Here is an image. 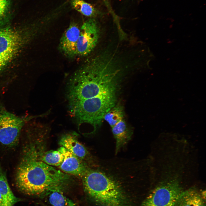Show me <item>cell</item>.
<instances>
[{
    "label": "cell",
    "instance_id": "6da1fadb",
    "mask_svg": "<svg viewBox=\"0 0 206 206\" xmlns=\"http://www.w3.org/2000/svg\"><path fill=\"white\" fill-rule=\"evenodd\" d=\"M121 69L109 60L92 58L76 70L66 84L69 112L77 125L100 126L116 104Z\"/></svg>",
    "mask_w": 206,
    "mask_h": 206
},
{
    "label": "cell",
    "instance_id": "7a4b0ae2",
    "mask_svg": "<svg viewBox=\"0 0 206 206\" xmlns=\"http://www.w3.org/2000/svg\"><path fill=\"white\" fill-rule=\"evenodd\" d=\"M34 150L25 154L18 168L17 186L21 191L29 195L46 193L50 188L62 186L69 179L68 175L38 158Z\"/></svg>",
    "mask_w": 206,
    "mask_h": 206
},
{
    "label": "cell",
    "instance_id": "3957f363",
    "mask_svg": "<svg viewBox=\"0 0 206 206\" xmlns=\"http://www.w3.org/2000/svg\"><path fill=\"white\" fill-rule=\"evenodd\" d=\"M84 189L97 206H131L129 195L119 181L110 174L89 169L82 177Z\"/></svg>",
    "mask_w": 206,
    "mask_h": 206
},
{
    "label": "cell",
    "instance_id": "277c9868",
    "mask_svg": "<svg viewBox=\"0 0 206 206\" xmlns=\"http://www.w3.org/2000/svg\"><path fill=\"white\" fill-rule=\"evenodd\" d=\"M182 191L177 179L165 180L152 190L140 206H175Z\"/></svg>",
    "mask_w": 206,
    "mask_h": 206
},
{
    "label": "cell",
    "instance_id": "5b68a950",
    "mask_svg": "<svg viewBox=\"0 0 206 206\" xmlns=\"http://www.w3.org/2000/svg\"><path fill=\"white\" fill-rule=\"evenodd\" d=\"M0 107V142L11 145L17 140L24 119Z\"/></svg>",
    "mask_w": 206,
    "mask_h": 206
},
{
    "label": "cell",
    "instance_id": "8992f818",
    "mask_svg": "<svg viewBox=\"0 0 206 206\" xmlns=\"http://www.w3.org/2000/svg\"><path fill=\"white\" fill-rule=\"evenodd\" d=\"M100 35V28L95 19L90 18L85 21L80 28L77 56H84L90 54L96 47Z\"/></svg>",
    "mask_w": 206,
    "mask_h": 206
},
{
    "label": "cell",
    "instance_id": "52a82bcc",
    "mask_svg": "<svg viewBox=\"0 0 206 206\" xmlns=\"http://www.w3.org/2000/svg\"><path fill=\"white\" fill-rule=\"evenodd\" d=\"M26 39L19 31L10 28L0 30V54H17Z\"/></svg>",
    "mask_w": 206,
    "mask_h": 206
},
{
    "label": "cell",
    "instance_id": "ba28073f",
    "mask_svg": "<svg viewBox=\"0 0 206 206\" xmlns=\"http://www.w3.org/2000/svg\"><path fill=\"white\" fill-rule=\"evenodd\" d=\"M80 28L75 23L70 24L61 37L59 44L60 52L65 56L72 58L77 56V46Z\"/></svg>",
    "mask_w": 206,
    "mask_h": 206
},
{
    "label": "cell",
    "instance_id": "9c48e42d",
    "mask_svg": "<svg viewBox=\"0 0 206 206\" xmlns=\"http://www.w3.org/2000/svg\"><path fill=\"white\" fill-rule=\"evenodd\" d=\"M58 150L64 156L63 162L58 167L62 172L82 177L89 169L82 160L63 147Z\"/></svg>",
    "mask_w": 206,
    "mask_h": 206
},
{
    "label": "cell",
    "instance_id": "30bf717a",
    "mask_svg": "<svg viewBox=\"0 0 206 206\" xmlns=\"http://www.w3.org/2000/svg\"><path fill=\"white\" fill-rule=\"evenodd\" d=\"M60 145L72 152L82 160L85 159L89 153L86 147L73 134H67L61 137Z\"/></svg>",
    "mask_w": 206,
    "mask_h": 206
},
{
    "label": "cell",
    "instance_id": "8fae6325",
    "mask_svg": "<svg viewBox=\"0 0 206 206\" xmlns=\"http://www.w3.org/2000/svg\"><path fill=\"white\" fill-rule=\"evenodd\" d=\"M205 199L195 188L182 191L175 206H206Z\"/></svg>",
    "mask_w": 206,
    "mask_h": 206
},
{
    "label": "cell",
    "instance_id": "7c38bea8",
    "mask_svg": "<svg viewBox=\"0 0 206 206\" xmlns=\"http://www.w3.org/2000/svg\"><path fill=\"white\" fill-rule=\"evenodd\" d=\"M112 129L116 140L115 154H117L130 140L132 132L124 119L117 123Z\"/></svg>",
    "mask_w": 206,
    "mask_h": 206
},
{
    "label": "cell",
    "instance_id": "4fadbf2b",
    "mask_svg": "<svg viewBox=\"0 0 206 206\" xmlns=\"http://www.w3.org/2000/svg\"><path fill=\"white\" fill-rule=\"evenodd\" d=\"M0 193L2 201L0 206H13L20 200L16 197L11 190L4 174H0Z\"/></svg>",
    "mask_w": 206,
    "mask_h": 206
},
{
    "label": "cell",
    "instance_id": "5bb4252c",
    "mask_svg": "<svg viewBox=\"0 0 206 206\" xmlns=\"http://www.w3.org/2000/svg\"><path fill=\"white\" fill-rule=\"evenodd\" d=\"M71 4L74 8L85 16L93 18L101 14L92 5L83 0H72Z\"/></svg>",
    "mask_w": 206,
    "mask_h": 206
},
{
    "label": "cell",
    "instance_id": "9a60e30c",
    "mask_svg": "<svg viewBox=\"0 0 206 206\" xmlns=\"http://www.w3.org/2000/svg\"><path fill=\"white\" fill-rule=\"evenodd\" d=\"M48 197L49 206H76L60 191L55 190L50 192Z\"/></svg>",
    "mask_w": 206,
    "mask_h": 206
},
{
    "label": "cell",
    "instance_id": "2e32d148",
    "mask_svg": "<svg viewBox=\"0 0 206 206\" xmlns=\"http://www.w3.org/2000/svg\"><path fill=\"white\" fill-rule=\"evenodd\" d=\"M123 106L120 104H116L104 115L103 119L106 120L111 128L117 123L124 119Z\"/></svg>",
    "mask_w": 206,
    "mask_h": 206
},
{
    "label": "cell",
    "instance_id": "e0dca14e",
    "mask_svg": "<svg viewBox=\"0 0 206 206\" xmlns=\"http://www.w3.org/2000/svg\"><path fill=\"white\" fill-rule=\"evenodd\" d=\"M39 159L49 165L58 167L63 162L64 156L58 150H51L42 154Z\"/></svg>",
    "mask_w": 206,
    "mask_h": 206
},
{
    "label": "cell",
    "instance_id": "ac0fdd59",
    "mask_svg": "<svg viewBox=\"0 0 206 206\" xmlns=\"http://www.w3.org/2000/svg\"><path fill=\"white\" fill-rule=\"evenodd\" d=\"M16 54H0V72L13 59Z\"/></svg>",
    "mask_w": 206,
    "mask_h": 206
},
{
    "label": "cell",
    "instance_id": "d6986e66",
    "mask_svg": "<svg viewBox=\"0 0 206 206\" xmlns=\"http://www.w3.org/2000/svg\"><path fill=\"white\" fill-rule=\"evenodd\" d=\"M9 0H0V20L5 16L9 8Z\"/></svg>",
    "mask_w": 206,
    "mask_h": 206
},
{
    "label": "cell",
    "instance_id": "ffe728a7",
    "mask_svg": "<svg viewBox=\"0 0 206 206\" xmlns=\"http://www.w3.org/2000/svg\"><path fill=\"white\" fill-rule=\"evenodd\" d=\"M1 201H2L1 196V194L0 193V205L1 202Z\"/></svg>",
    "mask_w": 206,
    "mask_h": 206
},
{
    "label": "cell",
    "instance_id": "44dd1931",
    "mask_svg": "<svg viewBox=\"0 0 206 206\" xmlns=\"http://www.w3.org/2000/svg\"><path fill=\"white\" fill-rule=\"evenodd\" d=\"M1 173L0 172V174Z\"/></svg>",
    "mask_w": 206,
    "mask_h": 206
}]
</instances>
